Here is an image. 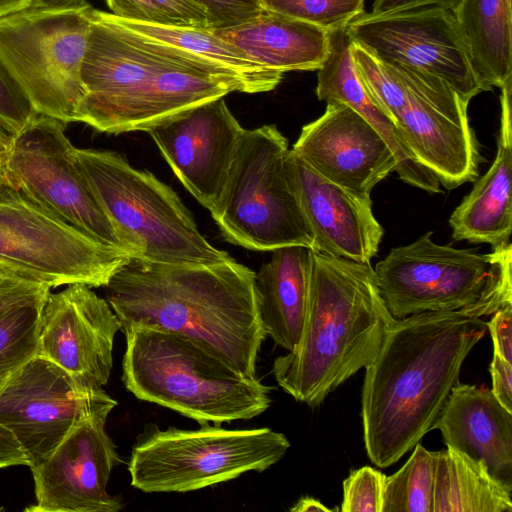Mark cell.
Segmentation results:
<instances>
[{
  "label": "cell",
  "mask_w": 512,
  "mask_h": 512,
  "mask_svg": "<svg viewBox=\"0 0 512 512\" xmlns=\"http://www.w3.org/2000/svg\"><path fill=\"white\" fill-rule=\"evenodd\" d=\"M352 56L368 93L395 123L407 102L403 83L386 62L354 41Z\"/></svg>",
  "instance_id": "4dcf8cb0"
},
{
  "label": "cell",
  "mask_w": 512,
  "mask_h": 512,
  "mask_svg": "<svg viewBox=\"0 0 512 512\" xmlns=\"http://www.w3.org/2000/svg\"><path fill=\"white\" fill-rule=\"evenodd\" d=\"M121 330L179 333L214 351L245 376H256L266 337L255 272L233 258L213 264L159 263L137 258L104 287Z\"/></svg>",
  "instance_id": "7a4b0ae2"
},
{
  "label": "cell",
  "mask_w": 512,
  "mask_h": 512,
  "mask_svg": "<svg viewBox=\"0 0 512 512\" xmlns=\"http://www.w3.org/2000/svg\"><path fill=\"white\" fill-rule=\"evenodd\" d=\"M434 429L447 448L483 462L489 474L512 491V411L491 389L458 383Z\"/></svg>",
  "instance_id": "44dd1931"
},
{
  "label": "cell",
  "mask_w": 512,
  "mask_h": 512,
  "mask_svg": "<svg viewBox=\"0 0 512 512\" xmlns=\"http://www.w3.org/2000/svg\"><path fill=\"white\" fill-rule=\"evenodd\" d=\"M395 319L370 263L310 249L307 306L300 340L273 363L278 385L310 407L372 363Z\"/></svg>",
  "instance_id": "3957f363"
},
{
  "label": "cell",
  "mask_w": 512,
  "mask_h": 512,
  "mask_svg": "<svg viewBox=\"0 0 512 512\" xmlns=\"http://www.w3.org/2000/svg\"><path fill=\"white\" fill-rule=\"evenodd\" d=\"M25 7V0H0V17Z\"/></svg>",
  "instance_id": "60d3db41"
},
{
  "label": "cell",
  "mask_w": 512,
  "mask_h": 512,
  "mask_svg": "<svg viewBox=\"0 0 512 512\" xmlns=\"http://www.w3.org/2000/svg\"><path fill=\"white\" fill-rule=\"evenodd\" d=\"M78 166L132 257L159 263L213 264L229 259L214 247L176 192L114 151L76 148Z\"/></svg>",
  "instance_id": "5b68a950"
},
{
  "label": "cell",
  "mask_w": 512,
  "mask_h": 512,
  "mask_svg": "<svg viewBox=\"0 0 512 512\" xmlns=\"http://www.w3.org/2000/svg\"><path fill=\"white\" fill-rule=\"evenodd\" d=\"M455 17L483 91L512 79L511 0H462Z\"/></svg>",
  "instance_id": "d4e9b609"
},
{
  "label": "cell",
  "mask_w": 512,
  "mask_h": 512,
  "mask_svg": "<svg viewBox=\"0 0 512 512\" xmlns=\"http://www.w3.org/2000/svg\"><path fill=\"white\" fill-rule=\"evenodd\" d=\"M435 456L420 443L407 462L386 477L382 512H432Z\"/></svg>",
  "instance_id": "f1b7e54d"
},
{
  "label": "cell",
  "mask_w": 512,
  "mask_h": 512,
  "mask_svg": "<svg viewBox=\"0 0 512 512\" xmlns=\"http://www.w3.org/2000/svg\"><path fill=\"white\" fill-rule=\"evenodd\" d=\"M2 170H3V157H2V150L0 146V178L2 177Z\"/></svg>",
  "instance_id": "ee69618b"
},
{
  "label": "cell",
  "mask_w": 512,
  "mask_h": 512,
  "mask_svg": "<svg viewBox=\"0 0 512 512\" xmlns=\"http://www.w3.org/2000/svg\"><path fill=\"white\" fill-rule=\"evenodd\" d=\"M36 115L25 95L0 66V133L21 131Z\"/></svg>",
  "instance_id": "e575fe53"
},
{
  "label": "cell",
  "mask_w": 512,
  "mask_h": 512,
  "mask_svg": "<svg viewBox=\"0 0 512 512\" xmlns=\"http://www.w3.org/2000/svg\"><path fill=\"white\" fill-rule=\"evenodd\" d=\"M124 333L122 382L139 400L216 425L252 419L271 405V387L193 338L144 327Z\"/></svg>",
  "instance_id": "277c9868"
},
{
  "label": "cell",
  "mask_w": 512,
  "mask_h": 512,
  "mask_svg": "<svg viewBox=\"0 0 512 512\" xmlns=\"http://www.w3.org/2000/svg\"><path fill=\"white\" fill-rule=\"evenodd\" d=\"M121 323L104 298L84 284L48 294L40 318L38 355L94 385L107 384Z\"/></svg>",
  "instance_id": "ac0fdd59"
},
{
  "label": "cell",
  "mask_w": 512,
  "mask_h": 512,
  "mask_svg": "<svg viewBox=\"0 0 512 512\" xmlns=\"http://www.w3.org/2000/svg\"><path fill=\"white\" fill-rule=\"evenodd\" d=\"M346 27L354 42L381 60L441 77L468 102L483 92L451 10L430 6L379 15L363 12Z\"/></svg>",
  "instance_id": "5bb4252c"
},
{
  "label": "cell",
  "mask_w": 512,
  "mask_h": 512,
  "mask_svg": "<svg viewBox=\"0 0 512 512\" xmlns=\"http://www.w3.org/2000/svg\"><path fill=\"white\" fill-rule=\"evenodd\" d=\"M292 150L322 177L366 198L397 167L381 134L340 102H327L324 113L302 127Z\"/></svg>",
  "instance_id": "d6986e66"
},
{
  "label": "cell",
  "mask_w": 512,
  "mask_h": 512,
  "mask_svg": "<svg viewBox=\"0 0 512 512\" xmlns=\"http://www.w3.org/2000/svg\"><path fill=\"white\" fill-rule=\"evenodd\" d=\"M45 284L13 275L0 282V313L24 302L47 295Z\"/></svg>",
  "instance_id": "8d00e7d4"
},
{
  "label": "cell",
  "mask_w": 512,
  "mask_h": 512,
  "mask_svg": "<svg viewBox=\"0 0 512 512\" xmlns=\"http://www.w3.org/2000/svg\"><path fill=\"white\" fill-rule=\"evenodd\" d=\"M170 45L166 56L129 93L87 125L109 134L146 131L149 127L231 92L248 93L233 73Z\"/></svg>",
  "instance_id": "9a60e30c"
},
{
  "label": "cell",
  "mask_w": 512,
  "mask_h": 512,
  "mask_svg": "<svg viewBox=\"0 0 512 512\" xmlns=\"http://www.w3.org/2000/svg\"><path fill=\"white\" fill-rule=\"evenodd\" d=\"M487 330L461 310L423 312L394 320L365 367L361 395L363 439L376 466L396 463L434 425L461 366Z\"/></svg>",
  "instance_id": "6da1fadb"
},
{
  "label": "cell",
  "mask_w": 512,
  "mask_h": 512,
  "mask_svg": "<svg viewBox=\"0 0 512 512\" xmlns=\"http://www.w3.org/2000/svg\"><path fill=\"white\" fill-rule=\"evenodd\" d=\"M25 2L27 4V6H29L31 4L32 0H25Z\"/></svg>",
  "instance_id": "f6af8a7d"
},
{
  "label": "cell",
  "mask_w": 512,
  "mask_h": 512,
  "mask_svg": "<svg viewBox=\"0 0 512 512\" xmlns=\"http://www.w3.org/2000/svg\"><path fill=\"white\" fill-rule=\"evenodd\" d=\"M29 465L28 459L14 436L0 425V469Z\"/></svg>",
  "instance_id": "f35d334b"
},
{
  "label": "cell",
  "mask_w": 512,
  "mask_h": 512,
  "mask_svg": "<svg viewBox=\"0 0 512 512\" xmlns=\"http://www.w3.org/2000/svg\"><path fill=\"white\" fill-rule=\"evenodd\" d=\"M432 512H511V490L483 462L447 448L434 452Z\"/></svg>",
  "instance_id": "484cf974"
},
{
  "label": "cell",
  "mask_w": 512,
  "mask_h": 512,
  "mask_svg": "<svg viewBox=\"0 0 512 512\" xmlns=\"http://www.w3.org/2000/svg\"><path fill=\"white\" fill-rule=\"evenodd\" d=\"M205 8L211 29L245 22L265 8L260 0H193Z\"/></svg>",
  "instance_id": "d590c367"
},
{
  "label": "cell",
  "mask_w": 512,
  "mask_h": 512,
  "mask_svg": "<svg viewBox=\"0 0 512 512\" xmlns=\"http://www.w3.org/2000/svg\"><path fill=\"white\" fill-rule=\"evenodd\" d=\"M286 168L312 237V250L359 263H370L384 230L366 198L329 181L292 149Z\"/></svg>",
  "instance_id": "ffe728a7"
},
{
  "label": "cell",
  "mask_w": 512,
  "mask_h": 512,
  "mask_svg": "<svg viewBox=\"0 0 512 512\" xmlns=\"http://www.w3.org/2000/svg\"><path fill=\"white\" fill-rule=\"evenodd\" d=\"M48 294L0 313V388L38 355L41 311Z\"/></svg>",
  "instance_id": "83f0119b"
},
{
  "label": "cell",
  "mask_w": 512,
  "mask_h": 512,
  "mask_svg": "<svg viewBox=\"0 0 512 512\" xmlns=\"http://www.w3.org/2000/svg\"><path fill=\"white\" fill-rule=\"evenodd\" d=\"M251 60L282 73L318 70L328 51V30L264 9L228 27L211 29Z\"/></svg>",
  "instance_id": "603a6c76"
},
{
  "label": "cell",
  "mask_w": 512,
  "mask_h": 512,
  "mask_svg": "<svg viewBox=\"0 0 512 512\" xmlns=\"http://www.w3.org/2000/svg\"><path fill=\"white\" fill-rule=\"evenodd\" d=\"M87 3L86 0H32L31 4L48 6H68Z\"/></svg>",
  "instance_id": "b9f144b4"
},
{
  "label": "cell",
  "mask_w": 512,
  "mask_h": 512,
  "mask_svg": "<svg viewBox=\"0 0 512 512\" xmlns=\"http://www.w3.org/2000/svg\"><path fill=\"white\" fill-rule=\"evenodd\" d=\"M113 15L160 26L211 29L209 15L193 0H105Z\"/></svg>",
  "instance_id": "f546056e"
},
{
  "label": "cell",
  "mask_w": 512,
  "mask_h": 512,
  "mask_svg": "<svg viewBox=\"0 0 512 512\" xmlns=\"http://www.w3.org/2000/svg\"><path fill=\"white\" fill-rule=\"evenodd\" d=\"M131 256L42 209L0 178V265L49 286L105 287Z\"/></svg>",
  "instance_id": "30bf717a"
},
{
  "label": "cell",
  "mask_w": 512,
  "mask_h": 512,
  "mask_svg": "<svg viewBox=\"0 0 512 512\" xmlns=\"http://www.w3.org/2000/svg\"><path fill=\"white\" fill-rule=\"evenodd\" d=\"M115 17L137 33L182 48L233 73L246 85L249 94L271 91L283 78L284 73L251 60L211 29L160 26Z\"/></svg>",
  "instance_id": "4316f807"
},
{
  "label": "cell",
  "mask_w": 512,
  "mask_h": 512,
  "mask_svg": "<svg viewBox=\"0 0 512 512\" xmlns=\"http://www.w3.org/2000/svg\"><path fill=\"white\" fill-rule=\"evenodd\" d=\"M493 341L490 364L492 392L498 401L512 411V305L496 311L486 322Z\"/></svg>",
  "instance_id": "d6a6232c"
},
{
  "label": "cell",
  "mask_w": 512,
  "mask_h": 512,
  "mask_svg": "<svg viewBox=\"0 0 512 512\" xmlns=\"http://www.w3.org/2000/svg\"><path fill=\"white\" fill-rule=\"evenodd\" d=\"M13 275H16L14 274L13 272H11L10 270L6 269L5 267H3L2 265H0V282H2L3 280H5L6 278L10 277V276H13ZM18 276V275H17Z\"/></svg>",
  "instance_id": "7bdbcfd3"
},
{
  "label": "cell",
  "mask_w": 512,
  "mask_h": 512,
  "mask_svg": "<svg viewBox=\"0 0 512 512\" xmlns=\"http://www.w3.org/2000/svg\"><path fill=\"white\" fill-rule=\"evenodd\" d=\"M65 129L66 123L37 114L21 131L0 133L2 179L57 218L124 250L78 166Z\"/></svg>",
  "instance_id": "8fae6325"
},
{
  "label": "cell",
  "mask_w": 512,
  "mask_h": 512,
  "mask_svg": "<svg viewBox=\"0 0 512 512\" xmlns=\"http://www.w3.org/2000/svg\"><path fill=\"white\" fill-rule=\"evenodd\" d=\"M105 419H86L39 464L31 466L36 503L29 512H117L120 496L107 491L119 455Z\"/></svg>",
  "instance_id": "e0dca14e"
},
{
  "label": "cell",
  "mask_w": 512,
  "mask_h": 512,
  "mask_svg": "<svg viewBox=\"0 0 512 512\" xmlns=\"http://www.w3.org/2000/svg\"><path fill=\"white\" fill-rule=\"evenodd\" d=\"M267 10L326 30L346 26L364 12V0H260Z\"/></svg>",
  "instance_id": "1f68e13d"
},
{
  "label": "cell",
  "mask_w": 512,
  "mask_h": 512,
  "mask_svg": "<svg viewBox=\"0 0 512 512\" xmlns=\"http://www.w3.org/2000/svg\"><path fill=\"white\" fill-rule=\"evenodd\" d=\"M194 430L153 425L133 445L131 485L145 493L189 492L263 472L290 447L287 437L268 427L225 429L199 423Z\"/></svg>",
  "instance_id": "ba28073f"
},
{
  "label": "cell",
  "mask_w": 512,
  "mask_h": 512,
  "mask_svg": "<svg viewBox=\"0 0 512 512\" xmlns=\"http://www.w3.org/2000/svg\"><path fill=\"white\" fill-rule=\"evenodd\" d=\"M289 150L275 125L245 129L221 201L211 214L225 240L255 251L292 245L312 249L286 168Z\"/></svg>",
  "instance_id": "9c48e42d"
},
{
  "label": "cell",
  "mask_w": 512,
  "mask_h": 512,
  "mask_svg": "<svg viewBox=\"0 0 512 512\" xmlns=\"http://www.w3.org/2000/svg\"><path fill=\"white\" fill-rule=\"evenodd\" d=\"M500 89L496 157L449 218L453 240L486 243L492 248L510 243L512 230V79Z\"/></svg>",
  "instance_id": "7402d4cb"
},
{
  "label": "cell",
  "mask_w": 512,
  "mask_h": 512,
  "mask_svg": "<svg viewBox=\"0 0 512 512\" xmlns=\"http://www.w3.org/2000/svg\"><path fill=\"white\" fill-rule=\"evenodd\" d=\"M462 0H374L372 14H386L420 7H441L457 11Z\"/></svg>",
  "instance_id": "74e56055"
},
{
  "label": "cell",
  "mask_w": 512,
  "mask_h": 512,
  "mask_svg": "<svg viewBox=\"0 0 512 512\" xmlns=\"http://www.w3.org/2000/svg\"><path fill=\"white\" fill-rule=\"evenodd\" d=\"M116 406L102 387L37 355L0 388V425L17 440L31 467L78 423L107 420Z\"/></svg>",
  "instance_id": "7c38bea8"
},
{
  "label": "cell",
  "mask_w": 512,
  "mask_h": 512,
  "mask_svg": "<svg viewBox=\"0 0 512 512\" xmlns=\"http://www.w3.org/2000/svg\"><path fill=\"white\" fill-rule=\"evenodd\" d=\"M386 475L370 466L352 470L343 481L341 512H382Z\"/></svg>",
  "instance_id": "836d02e7"
},
{
  "label": "cell",
  "mask_w": 512,
  "mask_h": 512,
  "mask_svg": "<svg viewBox=\"0 0 512 512\" xmlns=\"http://www.w3.org/2000/svg\"><path fill=\"white\" fill-rule=\"evenodd\" d=\"M272 252L270 260L255 273L260 317L266 336L291 351L300 340L304 324L310 248L292 245Z\"/></svg>",
  "instance_id": "cb8c5ba5"
},
{
  "label": "cell",
  "mask_w": 512,
  "mask_h": 512,
  "mask_svg": "<svg viewBox=\"0 0 512 512\" xmlns=\"http://www.w3.org/2000/svg\"><path fill=\"white\" fill-rule=\"evenodd\" d=\"M432 234L392 248L373 268L395 320L455 310L482 318L512 304L511 243L478 253L437 244Z\"/></svg>",
  "instance_id": "8992f818"
},
{
  "label": "cell",
  "mask_w": 512,
  "mask_h": 512,
  "mask_svg": "<svg viewBox=\"0 0 512 512\" xmlns=\"http://www.w3.org/2000/svg\"><path fill=\"white\" fill-rule=\"evenodd\" d=\"M291 512H333L334 509H330L321 503L319 500L311 496L301 497L295 504L289 509Z\"/></svg>",
  "instance_id": "ab89813d"
},
{
  "label": "cell",
  "mask_w": 512,
  "mask_h": 512,
  "mask_svg": "<svg viewBox=\"0 0 512 512\" xmlns=\"http://www.w3.org/2000/svg\"><path fill=\"white\" fill-rule=\"evenodd\" d=\"M390 66L407 91L395 122L403 143L446 189L474 181L481 156L468 122L469 102L441 78Z\"/></svg>",
  "instance_id": "4fadbf2b"
},
{
  "label": "cell",
  "mask_w": 512,
  "mask_h": 512,
  "mask_svg": "<svg viewBox=\"0 0 512 512\" xmlns=\"http://www.w3.org/2000/svg\"><path fill=\"white\" fill-rule=\"evenodd\" d=\"M244 131L223 97L146 130L176 177L211 214L221 201Z\"/></svg>",
  "instance_id": "2e32d148"
},
{
  "label": "cell",
  "mask_w": 512,
  "mask_h": 512,
  "mask_svg": "<svg viewBox=\"0 0 512 512\" xmlns=\"http://www.w3.org/2000/svg\"><path fill=\"white\" fill-rule=\"evenodd\" d=\"M92 8L30 4L0 17V66L37 114L78 122Z\"/></svg>",
  "instance_id": "52a82bcc"
}]
</instances>
